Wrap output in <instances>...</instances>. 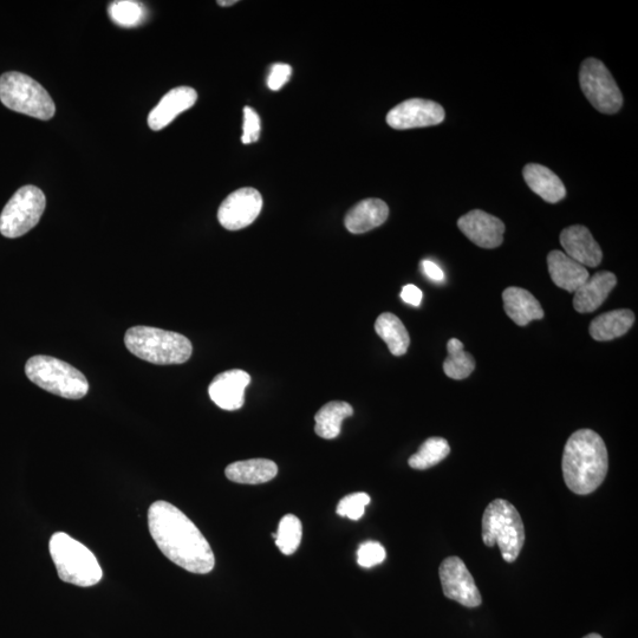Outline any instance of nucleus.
Segmentation results:
<instances>
[{
	"label": "nucleus",
	"instance_id": "1",
	"mask_svg": "<svg viewBox=\"0 0 638 638\" xmlns=\"http://www.w3.org/2000/svg\"><path fill=\"white\" fill-rule=\"evenodd\" d=\"M148 526L169 561L192 574L206 575L214 569L216 558L210 543L178 507L156 501L148 511Z\"/></svg>",
	"mask_w": 638,
	"mask_h": 638
},
{
	"label": "nucleus",
	"instance_id": "2",
	"mask_svg": "<svg viewBox=\"0 0 638 638\" xmlns=\"http://www.w3.org/2000/svg\"><path fill=\"white\" fill-rule=\"evenodd\" d=\"M565 485L578 496H587L603 484L609 470L608 449L600 434L581 429L572 434L564 448Z\"/></svg>",
	"mask_w": 638,
	"mask_h": 638
},
{
	"label": "nucleus",
	"instance_id": "3",
	"mask_svg": "<svg viewBox=\"0 0 638 638\" xmlns=\"http://www.w3.org/2000/svg\"><path fill=\"white\" fill-rule=\"evenodd\" d=\"M125 343L130 353L158 366L185 363L193 353L192 343L184 335L152 327L130 328Z\"/></svg>",
	"mask_w": 638,
	"mask_h": 638
},
{
	"label": "nucleus",
	"instance_id": "4",
	"mask_svg": "<svg viewBox=\"0 0 638 638\" xmlns=\"http://www.w3.org/2000/svg\"><path fill=\"white\" fill-rule=\"evenodd\" d=\"M49 550L61 581L82 588L94 587L102 581L103 572L94 553L67 533H55Z\"/></svg>",
	"mask_w": 638,
	"mask_h": 638
},
{
	"label": "nucleus",
	"instance_id": "5",
	"mask_svg": "<svg viewBox=\"0 0 638 638\" xmlns=\"http://www.w3.org/2000/svg\"><path fill=\"white\" fill-rule=\"evenodd\" d=\"M483 540L487 548H498L504 561H517L525 544V527L516 507L505 499L488 504L483 516Z\"/></svg>",
	"mask_w": 638,
	"mask_h": 638
},
{
	"label": "nucleus",
	"instance_id": "6",
	"mask_svg": "<svg viewBox=\"0 0 638 638\" xmlns=\"http://www.w3.org/2000/svg\"><path fill=\"white\" fill-rule=\"evenodd\" d=\"M25 374L36 386L69 400H80L89 392V383L80 370L51 356L31 357Z\"/></svg>",
	"mask_w": 638,
	"mask_h": 638
},
{
	"label": "nucleus",
	"instance_id": "7",
	"mask_svg": "<svg viewBox=\"0 0 638 638\" xmlns=\"http://www.w3.org/2000/svg\"><path fill=\"white\" fill-rule=\"evenodd\" d=\"M0 101L13 112L48 121L56 106L48 91L28 75L10 71L0 76Z\"/></svg>",
	"mask_w": 638,
	"mask_h": 638
},
{
	"label": "nucleus",
	"instance_id": "8",
	"mask_svg": "<svg viewBox=\"0 0 638 638\" xmlns=\"http://www.w3.org/2000/svg\"><path fill=\"white\" fill-rule=\"evenodd\" d=\"M47 199L38 187L28 185L13 194L0 214V233L6 238H19L39 223Z\"/></svg>",
	"mask_w": 638,
	"mask_h": 638
},
{
	"label": "nucleus",
	"instance_id": "9",
	"mask_svg": "<svg viewBox=\"0 0 638 638\" xmlns=\"http://www.w3.org/2000/svg\"><path fill=\"white\" fill-rule=\"evenodd\" d=\"M583 94L598 112L616 114L623 106V96L614 77L600 60L588 58L579 71Z\"/></svg>",
	"mask_w": 638,
	"mask_h": 638
},
{
	"label": "nucleus",
	"instance_id": "10",
	"mask_svg": "<svg viewBox=\"0 0 638 638\" xmlns=\"http://www.w3.org/2000/svg\"><path fill=\"white\" fill-rule=\"evenodd\" d=\"M439 576L442 591L449 600L466 608H477L483 602L471 572L459 557L446 558L440 565Z\"/></svg>",
	"mask_w": 638,
	"mask_h": 638
},
{
	"label": "nucleus",
	"instance_id": "11",
	"mask_svg": "<svg viewBox=\"0 0 638 638\" xmlns=\"http://www.w3.org/2000/svg\"><path fill=\"white\" fill-rule=\"evenodd\" d=\"M262 208V194L255 188H240V190L231 193L220 205L218 220L226 230H243L255 223Z\"/></svg>",
	"mask_w": 638,
	"mask_h": 638
},
{
	"label": "nucleus",
	"instance_id": "12",
	"mask_svg": "<svg viewBox=\"0 0 638 638\" xmlns=\"http://www.w3.org/2000/svg\"><path fill=\"white\" fill-rule=\"evenodd\" d=\"M445 109L431 100L410 99L396 106L387 115V123L397 130L440 125L445 120Z\"/></svg>",
	"mask_w": 638,
	"mask_h": 638
},
{
	"label": "nucleus",
	"instance_id": "13",
	"mask_svg": "<svg viewBox=\"0 0 638 638\" xmlns=\"http://www.w3.org/2000/svg\"><path fill=\"white\" fill-rule=\"evenodd\" d=\"M458 226L473 244L483 249H496L504 242L505 224L484 211L465 214L459 219Z\"/></svg>",
	"mask_w": 638,
	"mask_h": 638
},
{
	"label": "nucleus",
	"instance_id": "14",
	"mask_svg": "<svg viewBox=\"0 0 638 638\" xmlns=\"http://www.w3.org/2000/svg\"><path fill=\"white\" fill-rule=\"evenodd\" d=\"M250 382L251 376L244 370L225 371L212 381L208 394L219 408L233 412L244 406L245 389Z\"/></svg>",
	"mask_w": 638,
	"mask_h": 638
},
{
	"label": "nucleus",
	"instance_id": "15",
	"mask_svg": "<svg viewBox=\"0 0 638 638\" xmlns=\"http://www.w3.org/2000/svg\"><path fill=\"white\" fill-rule=\"evenodd\" d=\"M561 244L565 255L576 260L584 268H597L602 262L601 246L585 226L575 225L565 229L561 233Z\"/></svg>",
	"mask_w": 638,
	"mask_h": 638
},
{
	"label": "nucleus",
	"instance_id": "16",
	"mask_svg": "<svg viewBox=\"0 0 638 638\" xmlns=\"http://www.w3.org/2000/svg\"><path fill=\"white\" fill-rule=\"evenodd\" d=\"M198 100L197 91L190 87L174 88L167 93L148 116L149 128L158 132L192 108Z\"/></svg>",
	"mask_w": 638,
	"mask_h": 638
},
{
	"label": "nucleus",
	"instance_id": "17",
	"mask_svg": "<svg viewBox=\"0 0 638 638\" xmlns=\"http://www.w3.org/2000/svg\"><path fill=\"white\" fill-rule=\"evenodd\" d=\"M617 285V278L609 271L597 272L589 277L581 288L575 292L574 307L579 314L594 312L607 301L611 291Z\"/></svg>",
	"mask_w": 638,
	"mask_h": 638
},
{
	"label": "nucleus",
	"instance_id": "18",
	"mask_svg": "<svg viewBox=\"0 0 638 638\" xmlns=\"http://www.w3.org/2000/svg\"><path fill=\"white\" fill-rule=\"evenodd\" d=\"M389 217V207L381 199H366L355 205L344 219L345 229L353 234L367 233L380 227Z\"/></svg>",
	"mask_w": 638,
	"mask_h": 638
},
{
	"label": "nucleus",
	"instance_id": "19",
	"mask_svg": "<svg viewBox=\"0 0 638 638\" xmlns=\"http://www.w3.org/2000/svg\"><path fill=\"white\" fill-rule=\"evenodd\" d=\"M548 268L553 283L569 292H576L590 277L587 268L562 251L549 253Z\"/></svg>",
	"mask_w": 638,
	"mask_h": 638
},
{
	"label": "nucleus",
	"instance_id": "20",
	"mask_svg": "<svg viewBox=\"0 0 638 638\" xmlns=\"http://www.w3.org/2000/svg\"><path fill=\"white\" fill-rule=\"evenodd\" d=\"M503 301L507 316L519 327H525L532 321H539L544 317L542 305L525 289L516 286L507 288L503 294Z\"/></svg>",
	"mask_w": 638,
	"mask_h": 638
},
{
	"label": "nucleus",
	"instance_id": "21",
	"mask_svg": "<svg viewBox=\"0 0 638 638\" xmlns=\"http://www.w3.org/2000/svg\"><path fill=\"white\" fill-rule=\"evenodd\" d=\"M527 186L546 203L557 204L566 197L563 181L548 167L529 164L523 171Z\"/></svg>",
	"mask_w": 638,
	"mask_h": 638
},
{
	"label": "nucleus",
	"instance_id": "22",
	"mask_svg": "<svg viewBox=\"0 0 638 638\" xmlns=\"http://www.w3.org/2000/svg\"><path fill=\"white\" fill-rule=\"evenodd\" d=\"M278 467L268 459H251L233 462L227 466L225 474L233 483L259 485L276 478Z\"/></svg>",
	"mask_w": 638,
	"mask_h": 638
},
{
	"label": "nucleus",
	"instance_id": "23",
	"mask_svg": "<svg viewBox=\"0 0 638 638\" xmlns=\"http://www.w3.org/2000/svg\"><path fill=\"white\" fill-rule=\"evenodd\" d=\"M635 315L633 311L621 309L605 312L590 324V335L598 342L613 341L626 335L633 327Z\"/></svg>",
	"mask_w": 638,
	"mask_h": 638
},
{
	"label": "nucleus",
	"instance_id": "24",
	"mask_svg": "<svg viewBox=\"0 0 638 638\" xmlns=\"http://www.w3.org/2000/svg\"><path fill=\"white\" fill-rule=\"evenodd\" d=\"M354 409L347 402L332 401L318 410L315 432L325 440L336 439L341 433L342 422L353 416Z\"/></svg>",
	"mask_w": 638,
	"mask_h": 638
},
{
	"label": "nucleus",
	"instance_id": "25",
	"mask_svg": "<svg viewBox=\"0 0 638 638\" xmlns=\"http://www.w3.org/2000/svg\"><path fill=\"white\" fill-rule=\"evenodd\" d=\"M375 331L386 342L390 353L394 356H403L407 353L410 337L405 324L399 317L390 312H384L376 319Z\"/></svg>",
	"mask_w": 638,
	"mask_h": 638
},
{
	"label": "nucleus",
	"instance_id": "26",
	"mask_svg": "<svg viewBox=\"0 0 638 638\" xmlns=\"http://www.w3.org/2000/svg\"><path fill=\"white\" fill-rule=\"evenodd\" d=\"M448 357L444 363L445 374L449 379L465 380L475 369V361L470 353H466L464 344L457 338L447 343Z\"/></svg>",
	"mask_w": 638,
	"mask_h": 638
},
{
	"label": "nucleus",
	"instance_id": "27",
	"mask_svg": "<svg viewBox=\"0 0 638 638\" xmlns=\"http://www.w3.org/2000/svg\"><path fill=\"white\" fill-rule=\"evenodd\" d=\"M449 453H451V447H449L448 441L444 438H429L419 448L412 457L409 458L408 464L414 470L425 471L429 470L438 464L442 460H445Z\"/></svg>",
	"mask_w": 638,
	"mask_h": 638
},
{
	"label": "nucleus",
	"instance_id": "28",
	"mask_svg": "<svg viewBox=\"0 0 638 638\" xmlns=\"http://www.w3.org/2000/svg\"><path fill=\"white\" fill-rule=\"evenodd\" d=\"M303 536V529L301 520H299L294 514H288L281 519L278 526V532L273 533V538L276 539V545L281 550L283 555L291 556L301 545Z\"/></svg>",
	"mask_w": 638,
	"mask_h": 638
},
{
	"label": "nucleus",
	"instance_id": "29",
	"mask_svg": "<svg viewBox=\"0 0 638 638\" xmlns=\"http://www.w3.org/2000/svg\"><path fill=\"white\" fill-rule=\"evenodd\" d=\"M109 17L123 28H134L146 19V9L141 3L133 0H117L109 5Z\"/></svg>",
	"mask_w": 638,
	"mask_h": 638
},
{
	"label": "nucleus",
	"instance_id": "30",
	"mask_svg": "<svg viewBox=\"0 0 638 638\" xmlns=\"http://www.w3.org/2000/svg\"><path fill=\"white\" fill-rule=\"evenodd\" d=\"M370 504V497L367 493H353L344 497L337 506L338 516L351 520H358L364 516L366 506Z\"/></svg>",
	"mask_w": 638,
	"mask_h": 638
},
{
	"label": "nucleus",
	"instance_id": "31",
	"mask_svg": "<svg viewBox=\"0 0 638 638\" xmlns=\"http://www.w3.org/2000/svg\"><path fill=\"white\" fill-rule=\"evenodd\" d=\"M387 557L386 549L380 543L366 542L357 551V563L362 568L370 569L384 562Z\"/></svg>",
	"mask_w": 638,
	"mask_h": 638
},
{
	"label": "nucleus",
	"instance_id": "32",
	"mask_svg": "<svg viewBox=\"0 0 638 638\" xmlns=\"http://www.w3.org/2000/svg\"><path fill=\"white\" fill-rule=\"evenodd\" d=\"M260 136V119L258 114L250 107L244 108V134L242 142L244 145L257 142Z\"/></svg>",
	"mask_w": 638,
	"mask_h": 638
},
{
	"label": "nucleus",
	"instance_id": "33",
	"mask_svg": "<svg viewBox=\"0 0 638 638\" xmlns=\"http://www.w3.org/2000/svg\"><path fill=\"white\" fill-rule=\"evenodd\" d=\"M292 75L289 64L277 63L273 65L268 78V86L271 90H279L285 86Z\"/></svg>",
	"mask_w": 638,
	"mask_h": 638
},
{
	"label": "nucleus",
	"instance_id": "34",
	"mask_svg": "<svg viewBox=\"0 0 638 638\" xmlns=\"http://www.w3.org/2000/svg\"><path fill=\"white\" fill-rule=\"evenodd\" d=\"M422 291L413 284L406 285L405 288L402 289L401 298L403 302L412 305V307H420L422 302Z\"/></svg>",
	"mask_w": 638,
	"mask_h": 638
},
{
	"label": "nucleus",
	"instance_id": "35",
	"mask_svg": "<svg viewBox=\"0 0 638 638\" xmlns=\"http://www.w3.org/2000/svg\"><path fill=\"white\" fill-rule=\"evenodd\" d=\"M422 269L425 275L432 279L434 282H444L445 273L441 270L438 264L431 262V260H423Z\"/></svg>",
	"mask_w": 638,
	"mask_h": 638
},
{
	"label": "nucleus",
	"instance_id": "36",
	"mask_svg": "<svg viewBox=\"0 0 638 638\" xmlns=\"http://www.w3.org/2000/svg\"><path fill=\"white\" fill-rule=\"evenodd\" d=\"M236 3H237V0H230V2H225V0H224V2H221V0H220V2H218V4L220 6H231V5H234Z\"/></svg>",
	"mask_w": 638,
	"mask_h": 638
},
{
	"label": "nucleus",
	"instance_id": "37",
	"mask_svg": "<svg viewBox=\"0 0 638 638\" xmlns=\"http://www.w3.org/2000/svg\"><path fill=\"white\" fill-rule=\"evenodd\" d=\"M583 638H603L601 635L598 634H590L588 636H585Z\"/></svg>",
	"mask_w": 638,
	"mask_h": 638
}]
</instances>
